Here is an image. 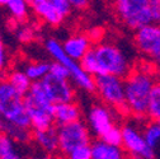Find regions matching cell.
<instances>
[{
	"mask_svg": "<svg viewBox=\"0 0 160 159\" xmlns=\"http://www.w3.org/2000/svg\"><path fill=\"white\" fill-rule=\"evenodd\" d=\"M80 65L94 78L114 75L126 79L131 73V64L127 55L121 47L111 42H101L93 46L80 61Z\"/></svg>",
	"mask_w": 160,
	"mask_h": 159,
	"instance_id": "cell-1",
	"label": "cell"
},
{
	"mask_svg": "<svg viewBox=\"0 0 160 159\" xmlns=\"http://www.w3.org/2000/svg\"><path fill=\"white\" fill-rule=\"evenodd\" d=\"M155 83L154 74L145 68L132 70L128 74L125 79V95L130 115L137 118L148 117L150 95Z\"/></svg>",
	"mask_w": 160,
	"mask_h": 159,
	"instance_id": "cell-2",
	"label": "cell"
},
{
	"mask_svg": "<svg viewBox=\"0 0 160 159\" xmlns=\"http://www.w3.org/2000/svg\"><path fill=\"white\" fill-rule=\"evenodd\" d=\"M24 106L29 116L33 131L46 130L53 126L55 105L48 98L41 82L32 84L29 93L24 97Z\"/></svg>",
	"mask_w": 160,
	"mask_h": 159,
	"instance_id": "cell-3",
	"label": "cell"
},
{
	"mask_svg": "<svg viewBox=\"0 0 160 159\" xmlns=\"http://www.w3.org/2000/svg\"><path fill=\"white\" fill-rule=\"evenodd\" d=\"M113 7L119 22L130 29L137 31L151 23H156L149 0H114Z\"/></svg>",
	"mask_w": 160,
	"mask_h": 159,
	"instance_id": "cell-4",
	"label": "cell"
},
{
	"mask_svg": "<svg viewBox=\"0 0 160 159\" xmlns=\"http://www.w3.org/2000/svg\"><path fill=\"white\" fill-rule=\"evenodd\" d=\"M0 113L18 127H32L24 106V97L12 87L7 78L0 79Z\"/></svg>",
	"mask_w": 160,
	"mask_h": 159,
	"instance_id": "cell-5",
	"label": "cell"
},
{
	"mask_svg": "<svg viewBox=\"0 0 160 159\" xmlns=\"http://www.w3.org/2000/svg\"><path fill=\"white\" fill-rule=\"evenodd\" d=\"M45 47H46V51L53 57V60L56 63L62 64L69 70L70 79L76 87L89 93L95 92V78L92 76L89 73H87L83 69V66L80 65V63L72 60L71 57L66 55V52L64 51L62 44H60L55 38H48L45 42Z\"/></svg>",
	"mask_w": 160,
	"mask_h": 159,
	"instance_id": "cell-6",
	"label": "cell"
},
{
	"mask_svg": "<svg viewBox=\"0 0 160 159\" xmlns=\"http://www.w3.org/2000/svg\"><path fill=\"white\" fill-rule=\"evenodd\" d=\"M95 92L108 107L121 113H128L126 107L125 79L114 76V75L97 76Z\"/></svg>",
	"mask_w": 160,
	"mask_h": 159,
	"instance_id": "cell-7",
	"label": "cell"
},
{
	"mask_svg": "<svg viewBox=\"0 0 160 159\" xmlns=\"http://www.w3.org/2000/svg\"><path fill=\"white\" fill-rule=\"evenodd\" d=\"M58 134V151L64 156L75 148L92 145V136L88 125L83 121H76L57 127Z\"/></svg>",
	"mask_w": 160,
	"mask_h": 159,
	"instance_id": "cell-8",
	"label": "cell"
},
{
	"mask_svg": "<svg viewBox=\"0 0 160 159\" xmlns=\"http://www.w3.org/2000/svg\"><path fill=\"white\" fill-rule=\"evenodd\" d=\"M122 149L130 159H152V150L144 137L142 130L133 124H126L122 127Z\"/></svg>",
	"mask_w": 160,
	"mask_h": 159,
	"instance_id": "cell-9",
	"label": "cell"
},
{
	"mask_svg": "<svg viewBox=\"0 0 160 159\" xmlns=\"http://www.w3.org/2000/svg\"><path fill=\"white\" fill-rule=\"evenodd\" d=\"M133 42L137 51L152 63L160 59V23H151L135 32Z\"/></svg>",
	"mask_w": 160,
	"mask_h": 159,
	"instance_id": "cell-10",
	"label": "cell"
},
{
	"mask_svg": "<svg viewBox=\"0 0 160 159\" xmlns=\"http://www.w3.org/2000/svg\"><path fill=\"white\" fill-rule=\"evenodd\" d=\"M88 127L99 140L103 139L114 126V111L107 105H94L89 108L87 115Z\"/></svg>",
	"mask_w": 160,
	"mask_h": 159,
	"instance_id": "cell-11",
	"label": "cell"
},
{
	"mask_svg": "<svg viewBox=\"0 0 160 159\" xmlns=\"http://www.w3.org/2000/svg\"><path fill=\"white\" fill-rule=\"evenodd\" d=\"M41 84L53 105L74 102L75 92L69 79L57 78L52 74H48L41 80Z\"/></svg>",
	"mask_w": 160,
	"mask_h": 159,
	"instance_id": "cell-12",
	"label": "cell"
},
{
	"mask_svg": "<svg viewBox=\"0 0 160 159\" xmlns=\"http://www.w3.org/2000/svg\"><path fill=\"white\" fill-rule=\"evenodd\" d=\"M62 47L69 57L80 63L85 57V55L92 50V39L87 34L78 33L66 38L62 44Z\"/></svg>",
	"mask_w": 160,
	"mask_h": 159,
	"instance_id": "cell-13",
	"label": "cell"
},
{
	"mask_svg": "<svg viewBox=\"0 0 160 159\" xmlns=\"http://www.w3.org/2000/svg\"><path fill=\"white\" fill-rule=\"evenodd\" d=\"M34 14L50 26H58L64 21V15L60 13L51 0H34L31 4Z\"/></svg>",
	"mask_w": 160,
	"mask_h": 159,
	"instance_id": "cell-14",
	"label": "cell"
},
{
	"mask_svg": "<svg viewBox=\"0 0 160 159\" xmlns=\"http://www.w3.org/2000/svg\"><path fill=\"white\" fill-rule=\"evenodd\" d=\"M32 140L46 154H56L58 151V134L57 127L55 126L46 130L33 131Z\"/></svg>",
	"mask_w": 160,
	"mask_h": 159,
	"instance_id": "cell-15",
	"label": "cell"
},
{
	"mask_svg": "<svg viewBox=\"0 0 160 159\" xmlns=\"http://www.w3.org/2000/svg\"><path fill=\"white\" fill-rule=\"evenodd\" d=\"M80 116H82V111H80V107L75 102L55 105L53 117H55V122L58 126L80 121Z\"/></svg>",
	"mask_w": 160,
	"mask_h": 159,
	"instance_id": "cell-16",
	"label": "cell"
},
{
	"mask_svg": "<svg viewBox=\"0 0 160 159\" xmlns=\"http://www.w3.org/2000/svg\"><path fill=\"white\" fill-rule=\"evenodd\" d=\"M92 158L93 159H130L122 146H114L98 140L92 144Z\"/></svg>",
	"mask_w": 160,
	"mask_h": 159,
	"instance_id": "cell-17",
	"label": "cell"
},
{
	"mask_svg": "<svg viewBox=\"0 0 160 159\" xmlns=\"http://www.w3.org/2000/svg\"><path fill=\"white\" fill-rule=\"evenodd\" d=\"M0 134L10 136L15 143L19 144H27L33 139V132H31L29 129H22L15 126L14 124L9 122L2 113H0Z\"/></svg>",
	"mask_w": 160,
	"mask_h": 159,
	"instance_id": "cell-18",
	"label": "cell"
},
{
	"mask_svg": "<svg viewBox=\"0 0 160 159\" xmlns=\"http://www.w3.org/2000/svg\"><path fill=\"white\" fill-rule=\"evenodd\" d=\"M7 80L12 84V87L23 97H26L31 88L33 82L27 76V74L23 71V69H13L7 74Z\"/></svg>",
	"mask_w": 160,
	"mask_h": 159,
	"instance_id": "cell-19",
	"label": "cell"
},
{
	"mask_svg": "<svg viewBox=\"0 0 160 159\" xmlns=\"http://www.w3.org/2000/svg\"><path fill=\"white\" fill-rule=\"evenodd\" d=\"M50 69H51L50 63L36 61V63H28L23 68V71L33 83H36V82H41L43 78H46L50 74Z\"/></svg>",
	"mask_w": 160,
	"mask_h": 159,
	"instance_id": "cell-20",
	"label": "cell"
},
{
	"mask_svg": "<svg viewBox=\"0 0 160 159\" xmlns=\"http://www.w3.org/2000/svg\"><path fill=\"white\" fill-rule=\"evenodd\" d=\"M7 8L10 15L18 22H23L28 18L29 4L27 0H9Z\"/></svg>",
	"mask_w": 160,
	"mask_h": 159,
	"instance_id": "cell-21",
	"label": "cell"
},
{
	"mask_svg": "<svg viewBox=\"0 0 160 159\" xmlns=\"http://www.w3.org/2000/svg\"><path fill=\"white\" fill-rule=\"evenodd\" d=\"M148 117L150 121H160V82H156L150 95L148 108Z\"/></svg>",
	"mask_w": 160,
	"mask_h": 159,
	"instance_id": "cell-22",
	"label": "cell"
},
{
	"mask_svg": "<svg viewBox=\"0 0 160 159\" xmlns=\"http://www.w3.org/2000/svg\"><path fill=\"white\" fill-rule=\"evenodd\" d=\"M142 134L148 145L155 150L160 144V124L156 121H150L142 129Z\"/></svg>",
	"mask_w": 160,
	"mask_h": 159,
	"instance_id": "cell-23",
	"label": "cell"
},
{
	"mask_svg": "<svg viewBox=\"0 0 160 159\" xmlns=\"http://www.w3.org/2000/svg\"><path fill=\"white\" fill-rule=\"evenodd\" d=\"M104 143L109 144V145H114V146H122V127L119 126H114L103 139Z\"/></svg>",
	"mask_w": 160,
	"mask_h": 159,
	"instance_id": "cell-24",
	"label": "cell"
},
{
	"mask_svg": "<svg viewBox=\"0 0 160 159\" xmlns=\"http://www.w3.org/2000/svg\"><path fill=\"white\" fill-rule=\"evenodd\" d=\"M15 150V141L5 134H0V159Z\"/></svg>",
	"mask_w": 160,
	"mask_h": 159,
	"instance_id": "cell-25",
	"label": "cell"
},
{
	"mask_svg": "<svg viewBox=\"0 0 160 159\" xmlns=\"http://www.w3.org/2000/svg\"><path fill=\"white\" fill-rule=\"evenodd\" d=\"M65 159H93L92 158V145H84L75 148L72 151H70L68 155H65Z\"/></svg>",
	"mask_w": 160,
	"mask_h": 159,
	"instance_id": "cell-26",
	"label": "cell"
},
{
	"mask_svg": "<svg viewBox=\"0 0 160 159\" xmlns=\"http://www.w3.org/2000/svg\"><path fill=\"white\" fill-rule=\"evenodd\" d=\"M17 37L21 42H24V44L31 42L34 38V29L29 26H24L17 31Z\"/></svg>",
	"mask_w": 160,
	"mask_h": 159,
	"instance_id": "cell-27",
	"label": "cell"
},
{
	"mask_svg": "<svg viewBox=\"0 0 160 159\" xmlns=\"http://www.w3.org/2000/svg\"><path fill=\"white\" fill-rule=\"evenodd\" d=\"M50 74L57 76V78H62V79H70V73L69 70L60 63H51V69H50Z\"/></svg>",
	"mask_w": 160,
	"mask_h": 159,
	"instance_id": "cell-28",
	"label": "cell"
},
{
	"mask_svg": "<svg viewBox=\"0 0 160 159\" xmlns=\"http://www.w3.org/2000/svg\"><path fill=\"white\" fill-rule=\"evenodd\" d=\"M8 63H9L8 61V54H7L4 42H3L2 34H0V79L4 78L3 75L5 74V70L8 68Z\"/></svg>",
	"mask_w": 160,
	"mask_h": 159,
	"instance_id": "cell-29",
	"label": "cell"
},
{
	"mask_svg": "<svg viewBox=\"0 0 160 159\" xmlns=\"http://www.w3.org/2000/svg\"><path fill=\"white\" fill-rule=\"evenodd\" d=\"M52 4L56 7V9L61 13L64 17H66L70 10H71V5L69 3V0H51Z\"/></svg>",
	"mask_w": 160,
	"mask_h": 159,
	"instance_id": "cell-30",
	"label": "cell"
},
{
	"mask_svg": "<svg viewBox=\"0 0 160 159\" xmlns=\"http://www.w3.org/2000/svg\"><path fill=\"white\" fill-rule=\"evenodd\" d=\"M150 7L154 12V15L156 18V22H159V17H160V0H149Z\"/></svg>",
	"mask_w": 160,
	"mask_h": 159,
	"instance_id": "cell-31",
	"label": "cell"
},
{
	"mask_svg": "<svg viewBox=\"0 0 160 159\" xmlns=\"http://www.w3.org/2000/svg\"><path fill=\"white\" fill-rule=\"evenodd\" d=\"M69 3L71 5V8H75V9H84L88 3H89V0H69Z\"/></svg>",
	"mask_w": 160,
	"mask_h": 159,
	"instance_id": "cell-32",
	"label": "cell"
},
{
	"mask_svg": "<svg viewBox=\"0 0 160 159\" xmlns=\"http://www.w3.org/2000/svg\"><path fill=\"white\" fill-rule=\"evenodd\" d=\"M27 159H60L58 156H56L55 154H46V153H38V154H33L31 156H28Z\"/></svg>",
	"mask_w": 160,
	"mask_h": 159,
	"instance_id": "cell-33",
	"label": "cell"
},
{
	"mask_svg": "<svg viewBox=\"0 0 160 159\" xmlns=\"http://www.w3.org/2000/svg\"><path fill=\"white\" fill-rule=\"evenodd\" d=\"M2 159H24L21 154H19L17 150H14L13 153H10V154H8V155H5L4 158H2Z\"/></svg>",
	"mask_w": 160,
	"mask_h": 159,
	"instance_id": "cell-34",
	"label": "cell"
},
{
	"mask_svg": "<svg viewBox=\"0 0 160 159\" xmlns=\"http://www.w3.org/2000/svg\"><path fill=\"white\" fill-rule=\"evenodd\" d=\"M9 0H0V7H7Z\"/></svg>",
	"mask_w": 160,
	"mask_h": 159,
	"instance_id": "cell-35",
	"label": "cell"
},
{
	"mask_svg": "<svg viewBox=\"0 0 160 159\" xmlns=\"http://www.w3.org/2000/svg\"><path fill=\"white\" fill-rule=\"evenodd\" d=\"M154 64H155V68H156V70H158V71L160 73V59H159L158 61H155Z\"/></svg>",
	"mask_w": 160,
	"mask_h": 159,
	"instance_id": "cell-36",
	"label": "cell"
},
{
	"mask_svg": "<svg viewBox=\"0 0 160 159\" xmlns=\"http://www.w3.org/2000/svg\"><path fill=\"white\" fill-rule=\"evenodd\" d=\"M27 2H28V4H29V5H31V4H32V3H33V2H34V0H27Z\"/></svg>",
	"mask_w": 160,
	"mask_h": 159,
	"instance_id": "cell-37",
	"label": "cell"
},
{
	"mask_svg": "<svg viewBox=\"0 0 160 159\" xmlns=\"http://www.w3.org/2000/svg\"><path fill=\"white\" fill-rule=\"evenodd\" d=\"M159 23H160V17H159Z\"/></svg>",
	"mask_w": 160,
	"mask_h": 159,
	"instance_id": "cell-38",
	"label": "cell"
},
{
	"mask_svg": "<svg viewBox=\"0 0 160 159\" xmlns=\"http://www.w3.org/2000/svg\"><path fill=\"white\" fill-rule=\"evenodd\" d=\"M159 124H160V121H159Z\"/></svg>",
	"mask_w": 160,
	"mask_h": 159,
	"instance_id": "cell-39",
	"label": "cell"
}]
</instances>
